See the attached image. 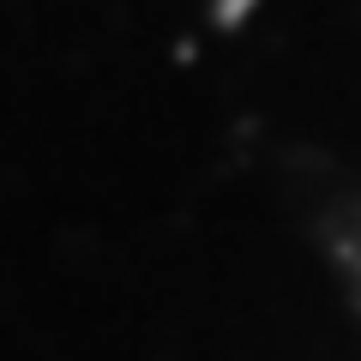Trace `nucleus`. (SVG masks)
Wrapping results in <instances>:
<instances>
[{
    "label": "nucleus",
    "mask_w": 361,
    "mask_h": 361,
    "mask_svg": "<svg viewBox=\"0 0 361 361\" xmlns=\"http://www.w3.org/2000/svg\"><path fill=\"white\" fill-rule=\"evenodd\" d=\"M337 265H343L349 295H355V307H361V223L355 217H337Z\"/></svg>",
    "instance_id": "1"
},
{
    "label": "nucleus",
    "mask_w": 361,
    "mask_h": 361,
    "mask_svg": "<svg viewBox=\"0 0 361 361\" xmlns=\"http://www.w3.org/2000/svg\"><path fill=\"white\" fill-rule=\"evenodd\" d=\"M343 217H355V223H361V199H355V205H349V211H343Z\"/></svg>",
    "instance_id": "2"
}]
</instances>
